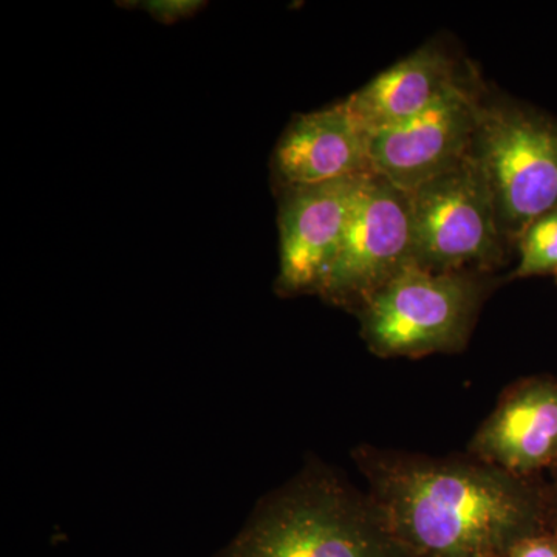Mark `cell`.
Wrapping results in <instances>:
<instances>
[{
	"instance_id": "obj_13",
	"label": "cell",
	"mask_w": 557,
	"mask_h": 557,
	"mask_svg": "<svg viewBox=\"0 0 557 557\" xmlns=\"http://www.w3.org/2000/svg\"><path fill=\"white\" fill-rule=\"evenodd\" d=\"M500 557H557L556 522L520 539Z\"/></svg>"
},
{
	"instance_id": "obj_12",
	"label": "cell",
	"mask_w": 557,
	"mask_h": 557,
	"mask_svg": "<svg viewBox=\"0 0 557 557\" xmlns=\"http://www.w3.org/2000/svg\"><path fill=\"white\" fill-rule=\"evenodd\" d=\"M516 244L520 260L515 277L557 274V208L531 222Z\"/></svg>"
},
{
	"instance_id": "obj_16",
	"label": "cell",
	"mask_w": 557,
	"mask_h": 557,
	"mask_svg": "<svg viewBox=\"0 0 557 557\" xmlns=\"http://www.w3.org/2000/svg\"><path fill=\"white\" fill-rule=\"evenodd\" d=\"M556 528H557V520H556Z\"/></svg>"
},
{
	"instance_id": "obj_3",
	"label": "cell",
	"mask_w": 557,
	"mask_h": 557,
	"mask_svg": "<svg viewBox=\"0 0 557 557\" xmlns=\"http://www.w3.org/2000/svg\"><path fill=\"white\" fill-rule=\"evenodd\" d=\"M486 293L478 271L435 273L409 263L359 307L362 338L381 358L460 351Z\"/></svg>"
},
{
	"instance_id": "obj_8",
	"label": "cell",
	"mask_w": 557,
	"mask_h": 557,
	"mask_svg": "<svg viewBox=\"0 0 557 557\" xmlns=\"http://www.w3.org/2000/svg\"><path fill=\"white\" fill-rule=\"evenodd\" d=\"M369 175L282 190L277 219L278 295H318Z\"/></svg>"
},
{
	"instance_id": "obj_7",
	"label": "cell",
	"mask_w": 557,
	"mask_h": 557,
	"mask_svg": "<svg viewBox=\"0 0 557 557\" xmlns=\"http://www.w3.org/2000/svg\"><path fill=\"white\" fill-rule=\"evenodd\" d=\"M480 95L461 84L416 119L370 137V168L397 188L413 193L471 153Z\"/></svg>"
},
{
	"instance_id": "obj_4",
	"label": "cell",
	"mask_w": 557,
	"mask_h": 557,
	"mask_svg": "<svg viewBox=\"0 0 557 557\" xmlns=\"http://www.w3.org/2000/svg\"><path fill=\"white\" fill-rule=\"evenodd\" d=\"M471 157L485 175L498 228L518 242L557 208V120L527 106L480 101Z\"/></svg>"
},
{
	"instance_id": "obj_11",
	"label": "cell",
	"mask_w": 557,
	"mask_h": 557,
	"mask_svg": "<svg viewBox=\"0 0 557 557\" xmlns=\"http://www.w3.org/2000/svg\"><path fill=\"white\" fill-rule=\"evenodd\" d=\"M465 83L448 54L428 46L384 70L346 102L372 137L416 119Z\"/></svg>"
},
{
	"instance_id": "obj_9",
	"label": "cell",
	"mask_w": 557,
	"mask_h": 557,
	"mask_svg": "<svg viewBox=\"0 0 557 557\" xmlns=\"http://www.w3.org/2000/svg\"><path fill=\"white\" fill-rule=\"evenodd\" d=\"M370 134L347 102L304 113L289 123L271 159L278 193L372 174Z\"/></svg>"
},
{
	"instance_id": "obj_2",
	"label": "cell",
	"mask_w": 557,
	"mask_h": 557,
	"mask_svg": "<svg viewBox=\"0 0 557 557\" xmlns=\"http://www.w3.org/2000/svg\"><path fill=\"white\" fill-rule=\"evenodd\" d=\"M212 557H412L368 494L310 465Z\"/></svg>"
},
{
	"instance_id": "obj_14",
	"label": "cell",
	"mask_w": 557,
	"mask_h": 557,
	"mask_svg": "<svg viewBox=\"0 0 557 557\" xmlns=\"http://www.w3.org/2000/svg\"><path fill=\"white\" fill-rule=\"evenodd\" d=\"M205 2L200 0H148L139 2V9L149 13L153 20L163 24H174L182 20H189L197 11L203 9Z\"/></svg>"
},
{
	"instance_id": "obj_6",
	"label": "cell",
	"mask_w": 557,
	"mask_h": 557,
	"mask_svg": "<svg viewBox=\"0 0 557 557\" xmlns=\"http://www.w3.org/2000/svg\"><path fill=\"white\" fill-rule=\"evenodd\" d=\"M412 262L410 194L370 174L318 295L333 306L358 311L388 278Z\"/></svg>"
},
{
	"instance_id": "obj_5",
	"label": "cell",
	"mask_w": 557,
	"mask_h": 557,
	"mask_svg": "<svg viewBox=\"0 0 557 557\" xmlns=\"http://www.w3.org/2000/svg\"><path fill=\"white\" fill-rule=\"evenodd\" d=\"M412 260L435 273L491 270L505 242L485 175L471 153L410 193Z\"/></svg>"
},
{
	"instance_id": "obj_1",
	"label": "cell",
	"mask_w": 557,
	"mask_h": 557,
	"mask_svg": "<svg viewBox=\"0 0 557 557\" xmlns=\"http://www.w3.org/2000/svg\"><path fill=\"white\" fill-rule=\"evenodd\" d=\"M369 496L412 557H500L552 525L541 494L479 458L355 453Z\"/></svg>"
},
{
	"instance_id": "obj_15",
	"label": "cell",
	"mask_w": 557,
	"mask_h": 557,
	"mask_svg": "<svg viewBox=\"0 0 557 557\" xmlns=\"http://www.w3.org/2000/svg\"><path fill=\"white\" fill-rule=\"evenodd\" d=\"M555 469H556V472H557V465H556ZM556 483H557V480H556Z\"/></svg>"
},
{
	"instance_id": "obj_17",
	"label": "cell",
	"mask_w": 557,
	"mask_h": 557,
	"mask_svg": "<svg viewBox=\"0 0 557 557\" xmlns=\"http://www.w3.org/2000/svg\"><path fill=\"white\" fill-rule=\"evenodd\" d=\"M556 276H557V274H556Z\"/></svg>"
},
{
	"instance_id": "obj_10",
	"label": "cell",
	"mask_w": 557,
	"mask_h": 557,
	"mask_svg": "<svg viewBox=\"0 0 557 557\" xmlns=\"http://www.w3.org/2000/svg\"><path fill=\"white\" fill-rule=\"evenodd\" d=\"M472 457L527 479L557 465V381H520L475 432Z\"/></svg>"
}]
</instances>
